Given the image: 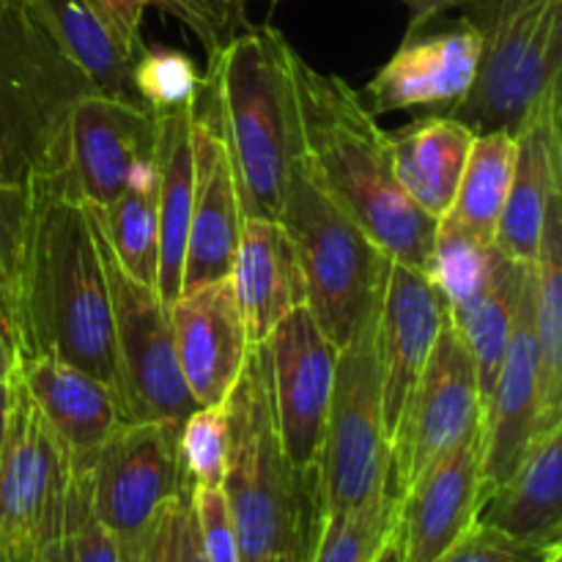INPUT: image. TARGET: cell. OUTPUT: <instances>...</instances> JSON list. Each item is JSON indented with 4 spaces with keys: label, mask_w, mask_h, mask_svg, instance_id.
<instances>
[{
    "label": "cell",
    "mask_w": 562,
    "mask_h": 562,
    "mask_svg": "<svg viewBox=\"0 0 562 562\" xmlns=\"http://www.w3.org/2000/svg\"><path fill=\"white\" fill-rule=\"evenodd\" d=\"M16 355H47L108 384L121 404L110 291L71 168L31 181Z\"/></svg>",
    "instance_id": "6da1fadb"
},
{
    "label": "cell",
    "mask_w": 562,
    "mask_h": 562,
    "mask_svg": "<svg viewBox=\"0 0 562 562\" xmlns=\"http://www.w3.org/2000/svg\"><path fill=\"white\" fill-rule=\"evenodd\" d=\"M291 82L307 173L393 261L426 272L437 220L401 190L376 115L344 77L313 69L296 49Z\"/></svg>",
    "instance_id": "7a4b0ae2"
},
{
    "label": "cell",
    "mask_w": 562,
    "mask_h": 562,
    "mask_svg": "<svg viewBox=\"0 0 562 562\" xmlns=\"http://www.w3.org/2000/svg\"><path fill=\"white\" fill-rule=\"evenodd\" d=\"M223 409V492L239 562H311L324 527L322 477L291 464L280 445L267 340L250 346Z\"/></svg>",
    "instance_id": "3957f363"
},
{
    "label": "cell",
    "mask_w": 562,
    "mask_h": 562,
    "mask_svg": "<svg viewBox=\"0 0 562 562\" xmlns=\"http://www.w3.org/2000/svg\"><path fill=\"white\" fill-rule=\"evenodd\" d=\"M291 47L272 25H250L209 60L195 108L217 124L245 217L280 220L302 157Z\"/></svg>",
    "instance_id": "277c9868"
},
{
    "label": "cell",
    "mask_w": 562,
    "mask_h": 562,
    "mask_svg": "<svg viewBox=\"0 0 562 562\" xmlns=\"http://www.w3.org/2000/svg\"><path fill=\"white\" fill-rule=\"evenodd\" d=\"M91 93L33 3L0 5V181L27 187L69 168V119Z\"/></svg>",
    "instance_id": "5b68a950"
},
{
    "label": "cell",
    "mask_w": 562,
    "mask_h": 562,
    "mask_svg": "<svg viewBox=\"0 0 562 562\" xmlns=\"http://www.w3.org/2000/svg\"><path fill=\"white\" fill-rule=\"evenodd\" d=\"M280 223L300 252L305 307L340 351L379 316L393 258L324 192L302 157L291 170Z\"/></svg>",
    "instance_id": "8992f818"
},
{
    "label": "cell",
    "mask_w": 562,
    "mask_h": 562,
    "mask_svg": "<svg viewBox=\"0 0 562 562\" xmlns=\"http://www.w3.org/2000/svg\"><path fill=\"white\" fill-rule=\"evenodd\" d=\"M467 20L481 31L477 71L448 115L475 135L516 132L562 69V0H467Z\"/></svg>",
    "instance_id": "52a82bcc"
},
{
    "label": "cell",
    "mask_w": 562,
    "mask_h": 562,
    "mask_svg": "<svg viewBox=\"0 0 562 562\" xmlns=\"http://www.w3.org/2000/svg\"><path fill=\"white\" fill-rule=\"evenodd\" d=\"M318 477L324 516L349 514L384 494H398L384 428L376 318L368 322L335 360Z\"/></svg>",
    "instance_id": "ba28073f"
},
{
    "label": "cell",
    "mask_w": 562,
    "mask_h": 562,
    "mask_svg": "<svg viewBox=\"0 0 562 562\" xmlns=\"http://www.w3.org/2000/svg\"><path fill=\"white\" fill-rule=\"evenodd\" d=\"M86 214L110 291L115 355H119L121 368V415H124V423H184L201 406L192 398L179 371L168 305L159 300L154 285L140 283L121 267L113 247L104 239L97 214L88 203Z\"/></svg>",
    "instance_id": "9c48e42d"
},
{
    "label": "cell",
    "mask_w": 562,
    "mask_h": 562,
    "mask_svg": "<svg viewBox=\"0 0 562 562\" xmlns=\"http://www.w3.org/2000/svg\"><path fill=\"white\" fill-rule=\"evenodd\" d=\"M192 483L181 459V423H121L88 470L91 510L115 538L121 562L135 554L154 519Z\"/></svg>",
    "instance_id": "30bf717a"
},
{
    "label": "cell",
    "mask_w": 562,
    "mask_h": 562,
    "mask_svg": "<svg viewBox=\"0 0 562 562\" xmlns=\"http://www.w3.org/2000/svg\"><path fill=\"white\" fill-rule=\"evenodd\" d=\"M75 464L36 401L11 371V412L0 453V554L31 562L58 532Z\"/></svg>",
    "instance_id": "8fae6325"
},
{
    "label": "cell",
    "mask_w": 562,
    "mask_h": 562,
    "mask_svg": "<svg viewBox=\"0 0 562 562\" xmlns=\"http://www.w3.org/2000/svg\"><path fill=\"white\" fill-rule=\"evenodd\" d=\"M483 417L486 404L475 360L448 318L415 390L406 398L390 442L398 497L428 467L483 437Z\"/></svg>",
    "instance_id": "7c38bea8"
},
{
    "label": "cell",
    "mask_w": 562,
    "mask_h": 562,
    "mask_svg": "<svg viewBox=\"0 0 562 562\" xmlns=\"http://www.w3.org/2000/svg\"><path fill=\"white\" fill-rule=\"evenodd\" d=\"M157 115L130 97L86 93L69 119V168L77 192L104 209L157 170Z\"/></svg>",
    "instance_id": "4fadbf2b"
},
{
    "label": "cell",
    "mask_w": 562,
    "mask_h": 562,
    "mask_svg": "<svg viewBox=\"0 0 562 562\" xmlns=\"http://www.w3.org/2000/svg\"><path fill=\"white\" fill-rule=\"evenodd\" d=\"M280 445L300 470H318L338 349L307 307H296L267 338Z\"/></svg>",
    "instance_id": "5bb4252c"
},
{
    "label": "cell",
    "mask_w": 562,
    "mask_h": 562,
    "mask_svg": "<svg viewBox=\"0 0 562 562\" xmlns=\"http://www.w3.org/2000/svg\"><path fill=\"white\" fill-rule=\"evenodd\" d=\"M481 55V31L467 16L406 31L404 44L368 82L371 113H450L470 91Z\"/></svg>",
    "instance_id": "9a60e30c"
},
{
    "label": "cell",
    "mask_w": 562,
    "mask_h": 562,
    "mask_svg": "<svg viewBox=\"0 0 562 562\" xmlns=\"http://www.w3.org/2000/svg\"><path fill=\"white\" fill-rule=\"evenodd\" d=\"M176 360L198 406H223L245 368L250 338L236 300L234 280L225 278L184 291L168 305Z\"/></svg>",
    "instance_id": "2e32d148"
},
{
    "label": "cell",
    "mask_w": 562,
    "mask_h": 562,
    "mask_svg": "<svg viewBox=\"0 0 562 562\" xmlns=\"http://www.w3.org/2000/svg\"><path fill=\"white\" fill-rule=\"evenodd\" d=\"M192 220L181 294L231 278L241 239V203L234 165L217 124L192 108Z\"/></svg>",
    "instance_id": "e0dca14e"
},
{
    "label": "cell",
    "mask_w": 562,
    "mask_h": 562,
    "mask_svg": "<svg viewBox=\"0 0 562 562\" xmlns=\"http://www.w3.org/2000/svg\"><path fill=\"white\" fill-rule=\"evenodd\" d=\"M450 318L448 300L426 272L393 261L376 316L384 428L393 442L406 398L415 390L434 344Z\"/></svg>",
    "instance_id": "ac0fdd59"
},
{
    "label": "cell",
    "mask_w": 562,
    "mask_h": 562,
    "mask_svg": "<svg viewBox=\"0 0 562 562\" xmlns=\"http://www.w3.org/2000/svg\"><path fill=\"white\" fill-rule=\"evenodd\" d=\"M483 437L428 467L398 497V527L404 562L442 558L477 519L483 499Z\"/></svg>",
    "instance_id": "d6986e66"
},
{
    "label": "cell",
    "mask_w": 562,
    "mask_h": 562,
    "mask_svg": "<svg viewBox=\"0 0 562 562\" xmlns=\"http://www.w3.org/2000/svg\"><path fill=\"white\" fill-rule=\"evenodd\" d=\"M532 294H536V263H530L527 269L508 349H505L497 382L486 398V417H483L486 492L497 488L516 470L525 450L538 437L541 398H538V344L536 327H532Z\"/></svg>",
    "instance_id": "ffe728a7"
},
{
    "label": "cell",
    "mask_w": 562,
    "mask_h": 562,
    "mask_svg": "<svg viewBox=\"0 0 562 562\" xmlns=\"http://www.w3.org/2000/svg\"><path fill=\"white\" fill-rule=\"evenodd\" d=\"M562 192L560 82L516 132V159L494 245L519 263H536L549 201Z\"/></svg>",
    "instance_id": "44dd1931"
},
{
    "label": "cell",
    "mask_w": 562,
    "mask_h": 562,
    "mask_svg": "<svg viewBox=\"0 0 562 562\" xmlns=\"http://www.w3.org/2000/svg\"><path fill=\"white\" fill-rule=\"evenodd\" d=\"M14 371L53 426L77 472L91 470L99 448L124 423L119 395L91 373L47 355L14 357Z\"/></svg>",
    "instance_id": "7402d4cb"
},
{
    "label": "cell",
    "mask_w": 562,
    "mask_h": 562,
    "mask_svg": "<svg viewBox=\"0 0 562 562\" xmlns=\"http://www.w3.org/2000/svg\"><path fill=\"white\" fill-rule=\"evenodd\" d=\"M231 280L250 344H263L289 313L307 302L300 252L280 220H241Z\"/></svg>",
    "instance_id": "603a6c76"
},
{
    "label": "cell",
    "mask_w": 562,
    "mask_h": 562,
    "mask_svg": "<svg viewBox=\"0 0 562 562\" xmlns=\"http://www.w3.org/2000/svg\"><path fill=\"white\" fill-rule=\"evenodd\" d=\"M475 525L562 547V423L532 439L516 470L483 499Z\"/></svg>",
    "instance_id": "cb8c5ba5"
},
{
    "label": "cell",
    "mask_w": 562,
    "mask_h": 562,
    "mask_svg": "<svg viewBox=\"0 0 562 562\" xmlns=\"http://www.w3.org/2000/svg\"><path fill=\"white\" fill-rule=\"evenodd\" d=\"M387 143L401 190L439 223L459 190L475 132L448 113H426L387 132Z\"/></svg>",
    "instance_id": "d4e9b609"
},
{
    "label": "cell",
    "mask_w": 562,
    "mask_h": 562,
    "mask_svg": "<svg viewBox=\"0 0 562 562\" xmlns=\"http://www.w3.org/2000/svg\"><path fill=\"white\" fill-rule=\"evenodd\" d=\"M192 110L157 115V294L165 305L181 296L187 236L192 220Z\"/></svg>",
    "instance_id": "484cf974"
},
{
    "label": "cell",
    "mask_w": 562,
    "mask_h": 562,
    "mask_svg": "<svg viewBox=\"0 0 562 562\" xmlns=\"http://www.w3.org/2000/svg\"><path fill=\"white\" fill-rule=\"evenodd\" d=\"M532 327L538 344V434L562 423V192L549 201L536 258Z\"/></svg>",
    "instance_id": "4316f807"
},
{
    "label": "cell",
    "mask_w": 562,
    "mask_h": 562,
    "mask_svg": "<svg viewBox=\"0 0 562 562\" xmlns=\"http://www.w3.org/2000/svg\"><path fill=\"white\" fill-rule=\"evenodd\" d=\"M66 58L82 71L93 93L135 99L130 71L135 53L121 47L88 0H31Z\"/></svg>",
    "instance_id": "83f0119b"
},
{
    "label": "cell",
    "mask_w": 562,
    "mask_h": 562,
    "mask_svg": "<svg viewBox=\"0 0 562 562\" xmlns=\"http://www.w3.org/2000/svg\"><path fill=\"white\" fill-rule=\"evenodd\" d=\"M245 3L247 0H88L115 42L130 53L137 55V49L143 47V11L159 9L162 14L179 20L201 42L209 60L217 58L225 44L250 27Z\"/></svg>",
    "instance_id": "f1b7e54d"
},
{
    "label": "cell",
    "mask_w": 562,
    "mask_h": 562,
    "mask_svg": "<svg viewBox=\"0 0 562 562\" xmlns=\"http://www.w3.org/2000/svg\"><path fill=\"white\" fill-rule=\"evenodd\" d=\"M516 159V135L510 132H483L467 157L459 190L448 214L439 223L470 234L472 239L492 245L508 198L510 173Z\"/></svg>",
    "instance_id": "f546056e"
},
{
    "label": "cell",
    "mask_w": 562,
    "mask_h": 562,
    "mask_svg": "<svg viewBox=\"0 0 562 562\" xmlns=\"http://www.w3.org/2000/svg\"><path fill=\"white\" fill-rule=\"evenodd\" d=\"M527 269H530V263H519L503 252L486 289L470 305L450 313V322L461 333L472 360H475L483 404H486L488 393L497 382L499 366H503L505 349H508L510 327H514L516 307H519L521 289H525Z\"/></svg>",
    "instance_id": "4dcf8cb0"
},
{
    "label": "cell",
    "mask_w": 562,
    "mask_h": 562,
    "mask_svg": "<svg viewBox=\"0 0 562 562\" xmlns=\"http://www.w3.org/2000/svg\"><path fill=\"white\" fill-rule=\"evenodd\" d=\"M157 170L124 195L115 198L110 206L93 209L108 245L113 247L121 267L140 283L157 289L159 263V220H157Z\"/></svg>",
    "instance_id": "1f68e13d"
},
{
    "label": "cell",
    "mask_w": 562,
    "mask_h": 562,
    "mask_svg": "<svg viewBox=\"0 0 562 562\" xmlns=\"http://www.w3.org/2000/svg\"><path fill=\"white\" fill-rule=\"evenodd\" d=\"M130 86L137 102L154 115L192 110L203 88L195 60L173 47H140L132 60Z\"/></svg>",
    "instance_id": "d6a6232c"
},
{
    "label": "cell",
    "mask_w": 562,
    "mask_h": 562,
    "mask_svg": "<svg viewBox=\"0 0 562 562\" xmlns=\"http://www.w3.org/2000/svg\"><path fill=\"white\" fill-rule=\"evenodd\" d=\"M398 516V494H384L349 514L324 516L311 562H373Z\"/></svg>",
    "instance_id": "836d02e7"
},
{
    "label": "cell",
    "mask_w": 562,
    "mask_h": 562,
    "mask_svg": "<svg viewBox=\"0 0 562 562\" xmlns=\"http://www.w3.org/2000/svg\"><path fill=\"white\" fill-rule=\"evenodd\" d=\"M31 562H121L119 543L91 510L88 472L75 475L58 532L33 554Z\"/></svg>",
    "instance_id": "e575fe53"
},
{
    "label": "cell",
    "mask_w": 562,
    "mask_h": 562,
    "mask_svg": "<svg viewBox=\"0 0 562 562\" xmlns=\"http://www.w3.org/2000/svg\"><path fill=\"white\" fill-rule=\"evenodd\" d=\"M31 184L0 181V338L16 355V289H20L22 245H25Z\"/></svg>",
    "instance_id": "d590c367"
},
{
    "label": "cell",
    "mask_w": 562,
    "mask_h": 562,
    "mask_svg": "<svg viewBox=\"0 0 562 562\" xmlns=\"http://www.w3.org/2000/svg\"><path fill=\"white\" fill-rule=\"evenodd\" d=\"M181 459L192 486L217 488L225 477V409L201 406L181 423Z\"/></svg>",
    "instance_id": "8d00e7d4"
},
{
    "label": "cell",
    "mask_w": 562,
    "mask_h": 562,
    "mask_svg": "<svg viewBox=\"0 0 562 562\" xmlns=\"http://www.w3.org/2000/svg\"><path fill=\"white\" fill-rule=\"evenodd\" d=\"M562 547H538L519 541L492 527L472 525L448 552L434 562H554Z\"/></svg>",
    "instance_id": "74e56055"
},
{
    "label": "cell",
    "mask_w": 562,
    "mask_h": 562,
    "mask_svg": "<svg viewBox=\"0 0 562 562\" xmlns=\"http://www.w3.org/2000/svg\"><path fill=\"white\" fill-rule=\"evenodd\" d=\"M192 510H195L198 538H201L203 554L209 562H239L234 521H231L228 499L223 486L206 488L192 486Z\"/></svg>",
    "instance_id": "f35d334b"
},
{
    "label": "cell",
    "mask_w": 562,
    "mask_h": 562,
    "mask_svg": "<svg viewBox=\"0 0 562 562\" xmlns=\"http://www.w3.org/2000/svg\"><path fill=\"white\" fill-rule=\"evenodd\" d=\"M190 488L181 492L173 503L165 505L162 514L154 519L151 530L140 541V547L124 562H179V519L181 505H184V497L190 494Z\"/></svg>",
    "instance_id": "ab89813d"
},
{
    "label": "cell",
    "mask_w": 562,
    "mask_h": 562,
    "mask_svg": "<svg viewBox=\"0 0 562 562\" xmlns=\"http://www.w3.org/2000/svg\"><path fill=\"white\" fill-rule=\"evenodd\" d=\"M192 492V488H190ZM179 562H209L203 554L201 538H198L195 525V510H192V497L187 494L184 505H181V519H179Z\"/></svg>",
    "instance_id": "60d3db41"
},
{
    "label": "cell",
    "mask_w": 562,
    "mask_h": 562,
    "mask_svg": "<svg viewBox=\"0 0 562 562\" xmlns=\"http://www.w3.org/2000/svg\"><path fill=\"white\" fill-rule=\"evenodd\" d=\"M401 3H406V9H409L412 14L409 27H420L426 25V22L442 16L445 11L453 9V5L467 3V0H401Z\"/></svg>",
    "instance_id": "b9f144b4"
},
{
    "label": "cell",
    "mask_w": 562,
    "mask_h": 562,
    "mask_svg": "<svg viewBox=\"0 0 562 562\" xmlns=\"http://www.w3.org/2000/svg\"><path fill=\"white\" fill-rule=\"evenodd\" d=\"M395 519H398V516H395ZM373 562H404V547H401L398 527H393V530H390V536L384 538V543L379 547Z\"/></svg>",
    "instance_id": "7bdbcfd3"
},
{
    "label": "cell",
    "mask_w": 562,
    "mask_h": 562,
    "mask_svg": "<svg viewBox=\"0 0 562 562\" xmlns=\"http://www.w3.org/2000/svg\"><path fill=\"white\" fill-rule=\"evenodd\" d=\"M9 412H11V373L0 379V453H3L5 428H9Z\"/></svg>",
    "instance_id": "ee69618b"
},
{
    "label": "cell",
    "mask_w": 562,
    "mask_h": 562,
    "mask_svg": "<svg viewBox=\"0 0 562 562\" xmlns=\"http://www.w3.org/2000/svg\"><path fill=\"white\" fill-rule=\"evenodd\" d=\"M11 371H14V355H11V349L0 338V379L9 376Z\"/></svg>",
    "instance_id": "f6af8a7d"
},
{
    "label": "cell",
    "mask_w": 562,
    "mask_h": 562,
    "mask_svg": "<svg viewBox=\"0 0 562 562\" xmlns=\"http://www.w3.org/2000/svg\"><path fill=\"white\" fill-rule=\"evenodd\" d=\"M14 3H27V0H0V5H14Z\"/></svg>",
    "instance_id": "bcb514c9"
},
{
    "label": "cell",
    "mask_w": 562,
    "mask_h": 562,
    "mask_svg": "<svg viewBox=\"0 0 562 562\" xmlns=\"http://www.w3.org/2000/svg\"><path fill=\"white\" fill-rule=\"evenodd\" d=\"M0 562H20V560H11V558H3V554H0Z\"/></svg>",
    "instance_id": "7dc6e473"
},
{
    "label": "cell",
    "mask_w": 562,
    "mask_h": 562,
    "mask_svg": "<svg viewBox=\"0 0 562 562\" xmlns=\"http://www.w3.org/2000/svg\"><path fill=\"white\" fill-rule=\"evenodd\" d=\"M272 3H278V0H272Z\"/></svg>",
    "instance_id": "c3c4849f"
},
{
    "label": "cell",
    "mask_w": 562,
    "mask_h": 562,
    "mask_svg": "<svg viewBox=\"0 0 562 562\" xmlns=\"http://www.w3.org/2000/svg\"><path fill=\"white\" fill-rule=\"evenodd\" d=\"M560 560H562V558H560ZM560 560H554V562H560Z\"/></svg>",
    "instance_id": "681fc988"
}]
</instances>
